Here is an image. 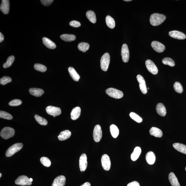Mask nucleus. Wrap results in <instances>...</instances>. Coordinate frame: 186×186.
I'll return each instance as SVG.
<instances>
[{"instance_id":"a19ab883","label":"nucleus","mask_w":186,"mask_h":186,"mask_svg":"<svg viewBox=\"0 0 186 186\" xmlns=\"http://www.w3.org/2000/svg\"><path fill=\"white\" fill-rule=\"evenodd\" d=\"M130 117L137 122L141 123L142 121V118L139 116L138 114L134 112H132L130 114Z\"/></svg>"},{"instance_id":"20e7f679","label":"nucleus","mask_w":186,"mask_h":186,"mask_svg":"<svg viewBox=\"0 0 186 186\" xmlns=\"http://www.w3.org/2000/svg\"><path fill=\"white\" fill-rule=\"evenodd\" d=\"M110 62V56L109 53H106L102 57L101 60V66L102 70L107 71Z\"/></svg>"},{"instance_id":"f257e3e1","label":"nucleus","mask_w":186,"mask_h":186,"mask_svg":"<svg viewBox=\"0 0 186 186\" xmlns=\"http://www.w3.org/2000/svg\"><path fill=\"white\" fill-rule=\"evenodd\" d=\"M166 18V16L163 14L154 13L150 16V23L153 26H158L162 24Z\"/></svg>"},{"instance_id":"864d4df0","label":"nucleus","mask_w":186,"mask_h":186,"mask_svg":"<svg viewBox=\"0 0 186 186\" xmlns=\"http://www.w3.org/2000/svg\"><path fill=\"white\" fill-rule=\"evenodd\" d=\"M185 170L186 171V167H185Z\"/></svg>"},{"instance_id":"e433bc0d","label":"nucleus","mask_w":186,"mask_h":186,"mask_svg":"<svg viewBox=\"0 0 186 186\" xmlns=\"http://www.w3.org/2000/svg\"><path fill=\"white\" fill-rule=\"evenodd\" d=\"M174 89L177 93H181L183 91V88L181 84L178 82H175L173 85Z\"/></svg>"},{"instance_id":"8fccbe9b","label":"nucleus","mask_w":186,"mask_h":186,"mask_svg":"<svg viewBox=\"0 0 186 186\" xmlns=\"http://www.w3.org/2000/svg\"><path fill=\"white\" fill-rule=\"evenodd\" d=\"M124 1H132L131 0H124Z\"/></svg>"},{"instance_id":"6ab92c4d","label":"nucleus","mask_w":186,"mask_h":186,"mask_svg":"<svg viewBox=\"0 0 186 186\" xmlns=\"http://www.w3.org/2000/svg\"><path fill=\"white\" fill-rule=\"evenodd\" d=\"M81 108L79 107H75L73 108L71 113V118L73 120H76L80 115Z\"/></svg>"},{"instance_id":"ea45409f","label":"nucleus","mask_w":186,"mask_h":186,"mask_svg":"<svg viewBox=\"0 0 186 186\" xmlns=\"http://www.w3.org/2000/svg\"><path fill=\"white\" fill-rule=\"evenodd\" d=\"M34 68L36 70L42 73L45 72L47 70V67L44 65L36 64L34 65Z\"/></svg>"},{"instance_id":"de8ad7c7","label":"nucleus","mask_w":186,"mask_h":186,"mask_svg":"<svg viewBox=\"0 0 186 186\" xmlns=\"http://www.w3.org/2000/svg\"><path fill=\"white\" fill-rule=\"evenodd\" d=\"M4 36L3 34L1 33V32H0V42H2L4 40Z\"/></svg>"},{"instance_id":"0eeeda50","label":"nucleus","mask_w":186,"mask_h":186,"mask_svg":"<svg viewBox=\"0 0 186 186\" xmlns=\"http://www.w3.org/2000/svg\"><path fill=\"white\" fill-rule=\"evenodd\" d=\"M94 140L96 142H98L101 140L102 137V131L101 126L99 124L96 125L93 131Z\"/></svg>"},{"instance_id":"5701e85b","label":"nucleus","mask_w":186,"mask_h":186,"mask_svg":"<svg viewBox=\"0 0 186 186\" xmlns=\"http://www.w3.org/2000/svg\"><path fill=\"white\" fill-rule=\"evenodd\" d=\"M149 132L151 135L154 136L156 137L161 138L163 136L162 131L156 127L151 128Z\"/></svg>"},{"instance_id":"423d86ee","label":"nucleus","mask_w":186,"mask_h":186,"mask_svg":"<svg viewBox=\"0 0 186 186\" xmlns=\"http://www.w3.org/2000/svg\"><path fill=\"white\" fill-rule=\"evenodd\" d=\"M16 185L21 186H29L32 185V182L30 179L25 175L20 176L15 181Z\"/></svg>"},{"instance_id":"c9c22d12","label":"nucleus","mask_w":186,"mask_h":186,"mask_svg":"<svg viewBox=\"0 0 186 186\" xmlns=\"http://www.w3.org/2000/svg\"><path fill=\"white\" fill-rule=\"evenodd\" d=\"M163 64L165 65H168L171 67H174L175 66V63L174 61L171 58H165L163 59L162 61Z\"/></svg>"},{"instance_id":"4468645a","label":"nucleus","mask_w":186,"mask_h":186,"mask_svg":"<svg viewBox=\"0 0 186 186\" xmlns=\"http://www.w3.org/2000/svg\"><path fill=\"white\" fill-rule=\"evenodd\" d=\"M151 47L153 50L157 52L161 53L164 52L165 50V46L161 43L154 41L151 43Z\"/></svg>"},{"instance_id":"79ce46f5","label":"nucleus","mask_w":186,"mask_h":186,"mask_svg":"<svg viewBox=\"0 0 186 186\" xmlns=\"http://www.w3.org/2000/svg\"><path fill=\"white\" fill-rule=\"evenodd\" d=\"M12 79L8 76H4L0 79V83L1 85H5L7 83L11 82Z\"/></svg>"},{"instance_id":"9d476101","label":"nucleus","mask_w":186,"mask_h":186,"mask_svg":"<svg viewBox=\"0 0 186 186\" xmlns=\"http://www.w3.org/2000/svg\"><path fill=\"white\" fill-rule=\"evenodd\" d=\"M47 113L51 116H55L60 115L61 114V110L60 108L54 106H49L46 108Z\"/></svg>"},{"instance_id":"49530a36","label":"nucleus","mask_w":186,"mask_h":186,"mask_svg":"<svg viewBox=\"0 0 186 186\" xmlns=\"http://www.w3.org/2000/svg\"><path fill=\"white\" fill-rule=\"evenodd\" d=\"M127 186H140L138 182L134 181L128 184Z\"/></svg>"},{"instance_id":"c756f323","label":"nucleus","mask_w":186,"mask_h":186,"mask_svg":"<svg viewBox=\"0 0 186 186\" xmlns=\"http://www.w3.org/2000/svg\"><path fill=\"white\" fill-rule=\"evenodd\" d=\"M86 16L88 19L92 23L95 24L96 22V17L94 12L92 11H88L86 14Z\"/></svg>"},{"instance_id":"4be33fe9","label":"nucleus","mask_w":186,"mask_h":186,"mask_svg":"<svg viewBox=\"0 0 186 186\" xmlns=\"http://www.w3.org/2000/svg\"><path fill=\"white\" fill-rule=\"evenodd\" d=\"M146 158L147 162L150 165L154 164L156 161V156L154 153L152 151H150L147 153Z\"/></svg>"},{"instance_id":"bb28decb","label":"nucleus","mask_w":186,"mask_h":186,"mask_svg":"<svg viewBox=\"0 0 186 186\" xmlns=\"http://www.w3.org/2000/svg\"><path fill=\"white\" fill-rule=\"evenodd\" d=\"M68 71L73 79L75 81H78L80 78V76L78 74L75 69L72 67H69Z\"/></svg>"},{"instance_id":"f03ea898","label":"nucleus","mask_w":186,"mask_h":186,"mask_svg":"<svg viewBox=\"0 0 186 186\" xmlns=\"http://www.w3.org/2000/svg\"><path fill=\"white\" fill-rule=\"evenodd\" d=\"M106 92L110 97L116 99L121 98L124 96L122 91L114 88H109L106 90Z\"/></svg>"},{"instance_id":"f704fd0d","label":"nucleus","mask_w":186,"mask_h":186,"mask_svg":"<svg viewBox=\"0 0 186 186\" xmlns=\"http://www.w3.org/2000/svg\"><path fill=\"white\" fill-rule=\"evenodd\" d=\"M15 60V57L13 56H10L8 58L6 62L3 65V67L6 68L11 66Z\"/></svg>"},{"instance_id":"603ef678","label":"nucleus","mask_w":186,"mask_h":186,"mask_svg":"<svg viewBox=\"0 0 186 186\" xmlns=\"http://www.w3.org/2000/svg\"><path fill=\"white\" fill-rule=\"evenodd\" d=\"M1 175H2L1 173H0V177H1Z\"/></svg>"},{"instance_id":"c85d7f7f","label":"nucleus","mask_w":186,"mask_h":186,"mask_svg":"<svg viewBox=\"0 0 186 186\" xmlns=\"http://www.w3.org/2000/svg\"><path fill=\"white\" fill-rule=\"evenodd\" d=\"M60 37L61 39L67 42H72L76 39V36L72 34H63L60 36Z\"/></svg>"},{"instance_id":"4c0bfd02","label":"nucleus","mask_w":186,"mask_h":186,"mask_svg":"<svg viewBox=\"0 0 186 186\" xmlns=\"http://www.w3.org/2000/svg\"><path fill=\"white\" fill-rule=\"evenodd\" d=\"M0 118L9 120L13 119V116L11 114L4 111H0Z\"/></svg>"},{"instance_id":"f3484780","label":"nucleus","mask_w":186,"mask_h":186,"mask_svg":"<svg viewBox=\"0 0 186 186\" xmlns=\"http://www.w3.org/2000/svg\"><path fill=\"white\" fill-rule=\"evenodd\" d=\"M9 0H2L0 9L4 14H7L9 13Z\"/></svg>"},{"instance_id":"37998d69","label":"nucleus","mask_w":186,"mask_h":186,"mask_svg":"<svg viewBox=\"0 0 186 186\" xmlns=\"http://www.w3.org/2000/svg\"><path fill=\"white\" fill-rule=\"evenodd\" d=\"M22 103L21 100L19 99H14L12 100L9 103V105L11 106H17L21 105Z\"/></svg>"},{"instance_id":"9b49d317","label":"nucleus","mask_w":186,"mask_h":186,"mask_svg":"<svg viewBox=\"0 0 186 186\" xmlns=\"http://www.w3.org/2000/svg\"><path fill=\"white\" fill-rule=\"evenodd\" d=\"M121 55L123 61L124 62H127L129 59V52L127 45L126 44L123 45Z\"/></svg>"},{"instance_id":"09e8293b","label":"nucleus","mask_w":186,"mask_h":186,"mask_svg":"<svg viewBox=\"0 0 186 186\" xmlns=\"http://www.w3.org/2000/svg\"><path fill=\"white\" fill-rule=\"evenodd\" d=\"M80 186H91V184L88 182H86Z\"/></svg>"},{"instance_id":"a211bd4d","label":"nucleus","mask_w":186,"mask_h":186,"mask_svg":"<svg viewBox=\"0 0 186 186\" xmlns=\"http://www.w3.org/2000/svg\"><path fill=\"white\" fill-rule=\"evenodd\" d=\"M156 109L157 113L159 115L162 116H164L166 115L167 113L166 108L163 104L158 103Z\"/></svg>"},{"instance_id":"412c9836","label":"nucleus","mask_w":186,"mask_h":186,"mask_svg":"<svg viewBox=\"0 0 186 186\" xmlns=\"http://www.w3.org/2000/svg\"><path fill=\"white\" fill-rule=\"evenodd\" d=\"M43 43L47 48L50 49H54L56 48V44L54 42L48 38L43 37L42 38Z\"/></svg>"},{"instance_id":"473e14b6","label":"nucleus","mask_w":186,"mask_h":186,"mask_svg":"<svg viewBox=\"0 0 186 186\" xmlns=\"http://www.w3.org/2000/svg\"><path fill=\"white\" fill-rule=\"evenodd\" d=\"M89 45L86 42H81L78 45V49L79 50L85 52L89 50Z\"/></svg>"},{"instance_id":"b1692460","label":"nucleus","mask_w":186,"mask_h":186,"mask_svg":"<svg viewBox=\"0 0 186 186\" xmlns=\"http://www.w3.org/2000/svg\"><path fill=\"white\" fill-rule=\"evenodd\" d=\"M169 179L172 186H180L176 176L173 173L171 172L169 174Z\"/></svg>"},{"instance_id":"393cba45","label":"nucleus","mask_w":186,"mask_h":186,"mask_svg":"<svg viewBox=\"0 0 186 186\" xmlns=\"http://www.w3.org/2000/svg\"><path fill=\"white\" fill-rule=\"evenodd\" d=\"M71 132L68 130H65L60 132L58 136V139L62 141L67 139L70 137Z\"/></svg>"},{"instance_id":"a878e982","label":"nucleus","mask_w":186,"mask_h":186,"mask_svg":"<svg viewBox=\"0 0 186 186\" xmlns=\"http://www.w3.org/2000/svg\"><path fill=\"white\" fill-rule=\"evenodd\" d=\"M173 146L176 150L183 154H186V146L180 143H175Z\"/></svg>"},{"instance_id":"7c9ffc66","label":"nucleus","mask_w":186,"mask_h":186,"mask_svg":"<svg viewBox=\"0 0 186 186\" xmlns=\"http://www.w3.org/2000/svg\"><path fill=\"white\" fill-rule=\"evenodd\" d=\"M110 131L112 137L114 138L117 137L119 134V130L118 128L114 124L110 126Z\"/></svg>"},{"instance_id":"2f4dec72","label":"nucleus","mask_w":186,"mask_h":186,"mask_svg":"<svg viewBox=\"0 0 186 186\" xmlns=\"http://www.w3.org/2000/svg\"><path fill=\"white\" fill-rule=\"evenodd\" d=\"M106 21L108 27L113 29L115 27V22L114 19L111 16H108L106 18Z\"/></svg>"},{"instance_id":"c03bdc74","label":"nucleus","mask_w":186,"mask_h":186,"mask_svg":"<svg viewBox=\"0 0 186 186\" xmlns=\"http://www.w3.org/2000/svg\"><path fill=\"white\" fill-rule=\"evenodd\" d=\"M69 24L73 27H78L81 26L80 22L75 21V20H73V21H71L69 23Z\"/></svg>"},{"instance_id":"7ed1b4c3","label":"nucleus","mask_w":186,"mask_h":186,"mask_svg":"<svg viewBox=\"0 0 186 186\" xmlns=\"http://www.w3.org/2000/svg\"><path fill=\"white\" fill-rule=\"evenodd\" d=\"M23 147V144L22 143H19L12 145L7 150L6 153V156L9 157L12 156L16 152L19 151Z\"/></svg>"},{"instance_id":"3c124183","label":"nucleus","mask_w":186,"mask_h":186,"mask_svg":"<svg viewBox=\"0 0 186 186\" xmlns=\"http://www.w3.org/2000/svg\"><path fill=\"white\" fill-rule=\"evenodd\" d=\"M30 182H32V181H33V180H32V178H30Z\"/></svg>"},{"instance_id":"cd10ccee","label":"nucleus","mask_w":186,"mask_h":186,"mask_svg":"<svg viewBox=\"0 0 186 186\" xmlns=\"http://www.w3.org/2000/svg\"><path fill=\"white\" fill-rule=\"evenodd\" d=\"M141 152V150L140 147H136L134 149V152L132 153L131 156V160L133 161H136L137 160L140 156Z\"/></svg>"},{"instance_id":"6e6552de","label":"nucleus","mask_w":186,"mask_h":186,"mask_svg":"<svg viewBox=\"0 0 186 186\" xmlns=\"http://www.w3.org/2000/svg\"><path fill=\"white\" fill-rule=\"evenodd\" d=\"M145 64L149 72L153 75L157 74L158 72V69L153 61L148 59L146 61Z\"/></svg>"},{"instance_id":"a18cd8bd","label":"nucleus","mask_w":186,"mask_h":186,"mask_svg":"<svg viewBox=\"0 0 186 186\" xmlns=\"http://www.w3.org/2000/svg\"><path fill=\"white\" fill-rule=\"evenodd\" d=\"M42 4L45 6H48L52 4L53 0H41L40 1Z\"/></svg>"},{"instance_id":"dca6fc26","label":"nucleus","mask_w":186,"mask_h":186,"mask_svg":"<svg viewBox=\"0 0 186 186\" xmlns=\"http://www.w3.org/2000/svg\"><path fill=\"white\" fill-rule=\"evenodd\" d=\"M66 181V177L64 176H59L54 180L52 186H64Z\"/></svg>"},{"instance_id":"5fc2aeb1","label":"nucleus","mask_w":186,"mask_h":186,"mask_svg":"<svg viewBox=\"0 0 186 186\" xmlns=\"http://www.w3.org/2000/svg\"><path fill=\"white\" fill-rule=\"evenodd\" d=\"M148 89H149V88H148Z\"/></svg>"},{"instance_id":"aec40b11","label":"nucleus","mask_w":186,"mask_h":186,"mask_svg":"<svg viewBox=\"0 0 186 186\" xmlns=\"http://www.w3.org/2000/svg\"><path fill=\"white\" fill-rule=\"evenodd\" d=\"M31 95L36 97H39L43 94L44 91L43 90L37 88H31L29 90Z\"/></svg>"},{"instance_id":"ddd939ff","label":"nucleus","mask_w":186,"mask_h":186,"mask_svg":"<svg viewBox=\"0 0 186 186\" xmlns=\"http://www.w3.org/2000/svg\"><path fill=\"white\" fill-rule=\"evenodd\" d=\"M88 165L86 154L83 153L79 159V167L81 172L85 171L87 169Z\"/></svg>"},{"instance_id":"39448f33","label":"nucleus","mask_w":186,"mask_h":186,"mask_svg":"<svg viewBox=\"0 0 186 186\" xmlns=\"http://www.w3.org/2000/svg\"><path fill=\"white\" fill-rule=\"evenodd\" d=\"M15 131L13 128L6 127L1 130V136L5 139H7L13 137L15 134Z\"/></svg>"},{"instance_id":"2eb2a0df","label":"nucleus","mask_w":186,"mask_h":186,"mask_svg":"<svg viewBox=\"0 0 186 186\" xmlns=\"http://www.w3.org/2000/svg\"><path fill=\"white\" fill-rule=\"evenodd\" d=\"M169 34L171 37L177 39H185L186 38L185 34L177 30H173L169 32Z\"/></svg>"},{"instance_id":"72a5a7b5","label":"nucleus","mask_w":186,"mask_h":186,"mask_svg":"<svg viewBox=\"0 0 186 186\" xmlns=\"http://www.w3.org/2000/svg\"><path fill=\"white\" fill-rule=\"evenodd\" d=\"M34 118L37 121L40 125L42 126H46L48 122L45 118H43L38 115H35Z\"/></svg>"},{"instance_id":"1a4fd4ad","label":"nucleus","mask_w":186,"mask_h":186,"mask_svg":"<svg viewBox=\"0 0 186 186\" xmlns=\"http://www.w3.org/2000/svg\"><path fill=\"white\" fill-rule=\"evenodd\" d=\"M101 164L104 169L109 171L111 167V163L110 157L107 154L103 155L101 158Z\"/></svg>"},{"instance_id":"58836bf2","label":"nucleus","mask_w":186,"mask_h":186,"mask_svg":"<svg viewBox=\"0 0 186 186\" xmlns=\"http://www.w3.org/2000/svg\"><path fill=\"white\" fill-rule=\"evenodd\" d=\"M41 162L44 166L49 167L51 164V162L50 159L46 157H42L40 159Z\"/></svg>"},{"instance_id":"f8f14e48","label":"nucleus","mask_w":186,"mask_h":186,"mask_svg":"<svg viewBox=\"0 0 186 186\" xmlns=\"http://www.w3.org/2000/svg\"><path fill=\"white\" fill-rule=\"evenodd\" d=\"M136 78L139 84L140 89L142 93L146 94L148 92L145 80L141 75H139L136 76Z\"/></svg>"}]
</instances>
